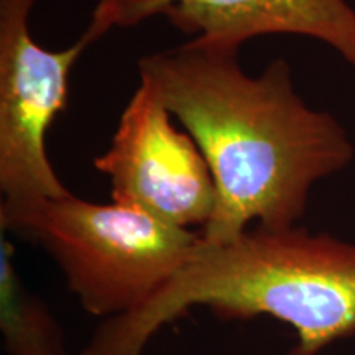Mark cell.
I'll return each instance as SVG.
<instances>
[{"instance_id":"obj_1","label":"cell","mask_w":355,"mask_h":355,"mask_svg":"<svg viewBox=\"0 0 355 355\" xmlns=\"http://www.w3.org/2000/svg\"><path fill=\"white\" fill-rule=\"evenodd\" d=\"M139 74L211 168L217 204L199 230L207 245L254 225L293 227L313 186L352 163L355 148L345 128L334 115L304 104L283 58L252 76L239 51L186 42L141 58Z\"/></svg>"},{"instance_id":"obj_2","label":"cell","mask_w":355,"mask_h":355,"mask_svg":"<svg viewBox=\"0 0 355 355\" xmlns=\"http://www.w3.org/2000/svg\"><path fill=\"white\" fill-rule=\"evenodd\" d=\"M194 308L222 319L272 318L295 332L290 355H318L355 336V243L298 225H254L207 245L139 309L105 319L81 355H144L166 324Z\"/></svg>"},{"instance_id":"obj_3","label":"cell","mask_w":355,"mask_h":355,"mask_svg":"<svg viewBox=\"0 0 355 355\" xmlns=\"http://www.w3.org/2000/svg\"><path fill=\"white\" fill-rule=\"evenodd\" d=\"M0 229L37 243L81 308L102 321L139 309L196 255L199 230L168 225L135 207L74 196L0 209Z\"/></svg>"},{"instance_id":"obj_4","label":"cell","mask_w":355,"mask_h":355,"mask_svg":"<svg viewBox=\"0 0 355 355\" xmlns=\"http://www.w3.org/2000/svg\"><path fill=\"white\" fill-rule=\"evenodd\" d=\"M35 3L0 0V209L71 193L51 165L46 137L66 107L74 64L105 35L91 21L64 50L43 48L30 32Z\"/></svg>"},{"instance_id":"obj_5","label":"cell","mask_w":355,"mask_h":355,"mask_svg":"<svg viewBox=\"0 0 355 355\" xmlns=\"http://www.w3.org/2000/svg\"><path fill=\"white\" fill-rule=\"evenodd\" d=\"M175 122L157 91L140 79L94 166L107 176L114 202L173 227L202 230L216 211L214 178L196 141Z\"/></svg>"},{"instance_id":"obj_6","label":"cell","mask_w":355,"mask_h":355,"mask_svg":"<svg viewBox=\"0 0 355 355\" xmlns=\"http://www.w3.org/2000/svg\"><path fill=\"white\" fill-rule=\"evenodd\" d=\"M163 17L189 42L239 51L265 35H300L339 51L355 68V10L345 0H99L92 21L105 33Z\"/></svg>"},{"instance_id":"obj_7","label":"cell","mask_w":355,"mask_h":355,"mask_svg":"<svg viewBox=\"0 0 355 355\" xmlns=\"http://www.w3.org/2000/svg\"><path fill=\"white\" fill-rule=\"evenodd\" d=\"M0 334L7 355H69L66 336L46 301L15 265V247L0 239Z\"/></svg>"}]
</instances>
